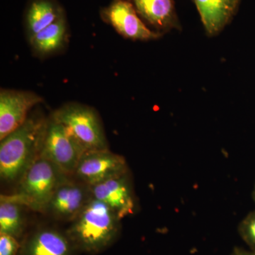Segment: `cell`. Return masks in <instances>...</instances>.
Segmentation results:
<instances>
[{
  "label": "cell",
  "mask_w": 255,
  "mask_h": 255,
  "mask_svg": "<svg viewBox=\"0 0 255 255\" xmlns=\"http://www.w3.org/2000/svg\"><path fill=\"white\" fill-rule=\"evenodd\" d=\"M82 154L66 128L50 115L39 156L50 161L64 174L73 177Z\"/></svg>",
  "instance_id": "5"
},
{
  "label": "cell",
  "mask_w": 255,
  "mask_h": 255,
  "mask_svg": "<svg viewBox=\"0 0 255 255\" xmlns=\"http://www.w3.org/2000/svg\"><path fill=\"white\" fill-rule=\"evenodd\" d=\"M128 171L125 157L107 148L84 152L73 177L87 185L93 186Z\"/></svg>",
  "instance_id": "7"
},
{
  "label": "cell",
  "mask_w": 255,
  "mask_h": 255,
  "mask_svg": "<svg viewBox=\"0 0 255 255\" xmlns=\"http://www.w3.org/2000/svg\"><path fill=\"white\" fill-rule=\"evenodd\" d=\"M21 242L9 235L0 233V255H19Z\"/></svg>",
  "instance_id": "18"
},
{
  "label": "cell",
  "mask_w": 255,
  "mask_h": 255,
  "mask_svg": "<svg viewBox=\"0 0 255 255\" xmlns=\"http://www.w3.org/2000/svg\"><path fill=\"white\" fill-rule=\"evenodd\" d=\"M42 102L43 97L34 92L1 89L0 140L21 127L31 109Z\"/></svg>",
  "instance_id": "9"
},
{
  "label": "cell",
  "mask_w": 255,
  "mask_h": 255,
  "mask_svg": "<svg viewBox=\"0 0 255 255\" xmlns=\"http://www.w3.org/2000/svg\"><path fill=\"white\" fill-rule=\"evenodd\" d=\"M90 187L92 197L107 204L121 219L135 214L136 199L130 171Z\"/></svg>",
  "instance_id": "10"
},
{
  "label": "cell",
  "mask_w": 255,
  "mask_h": 255,
  "mask_svg": "<svg viewBox=\"0 0 255 255\" xmlns=\"http://www.w3.org/2000/svg\"><path fill=\"white\" fill-rule=\"evenodd\" d=\"M50 115L66 128L83 153L109 148L100 115L90 106L70 102Z\"/></svg>",
  "instance_id": "4"
},
{
  "label": "cell",
  "mask_w": 255,
  "mask_h": 255,
  "mask_svg": "<svg viewBox=\"0 0 255 255\" xmlns=\"http://www.w3.org/2000/svg\"><path fill=\"white\" fill-rule=\"evenodd\" d=\"M68 36V21L65 14L28 39V42L33 54L43 59L65 49Z\"/></svg>",
  "instance_id": "14"
},
{
  "label": "cell",
  "mask_w": 255,
  "mask_h": 255,
  "mask_svg": "<svg viewBox=\"0 0 255 255\" xmlns=\"http://www.w3.org/2000/svg\"><path fill=\"white\" fill-rule=\"evenodd\" d=\"M48 118L40 113L28 116L17 129L0 140V177L18 182L40 155Z\"/></svg>",
  "instance_id": "1"
},
{
  "label": "cell",
  "mask_w": 255,
  "mask_h": 255,
  "mask_svg": "<svg viewBox=\"0 0 255 255\" xmlns=\"http://www.w3.org/2000/svg\"><path fill=\"white\" fill-rule=\"evenodd\" d=\"M19 255H78L66 232L43 226L25 235Z\"/></svg>",
  "instance_id": "11"
},
{
  "label": "cell",
  "mask_w": 255,
  "mask_h": 255,
  "mask_svg": "<svg viewBox=\"0 0 255 255\" xmlns=\"http://www.w3.org/2000/svg\"><path fill=\"white\" fill-rule=\"evenodd\" d=\"M238 233L251 251L255 252V210L247 215L240 223Z\"/></svg>",
  "instance_id": "17"
},
{
  "label": "cell",
  "mask_w": 255,
  "mask_h": 255,
  "mask_svg": "<svg viewBox=\"0 0 255 255\" xmlns=\"http://www.w3.org/2000/svg\"><path fill=\"white\" fill-rule=\"evenodd\" d=\"M100 16L105 23L127 39L155 41L163 36L147 27L130 0H112L108 6L101 9Z\"/></svg>",
  "instance_id": "6"
},
{
  "label": "cell",
  "mask_w": 255,
  "mask_h": 255,
  "mask_svg": "<svg viewBox=\"0 0 255 255\" xmlns=\"http://www.w3.org/2000/svg\"><path fill=\"white\" fill-rule=\"evenodd\" d=\"M71 177L65 178L57 187L44 214L60 221L72 222L91 200L90 186Z\"/></svg>",
  "instance_id": "8"
},
{
  "label": "cell",
  "mask_w": 255,
  "mask_h": 255,
  "mask_svg": "<svg viewBox=\"0 0 255 255\" xmlns=\"http://www.w3.org/2000/svg\"><path fill=\"white\" fill-rule=\"evenodd\" d=\"M68 177L50 161L39 156L18 182L16 191L7 196L28 209L44 214L57 187Z\"/></svg>",
  "instance_id": "3"
},
{
  "label": "cell",
  "mask_w": 255,
  "mask_h": 255,
  "mask_svg": "<svg viewBox=\"0 0 255 255\" xmlns=\"http://www.w3.org/2000/svg\"><path fill=\"white\" fill-rule=\"evenodd\" d=\"M253 201H254V202L255 204V184L254 189H253Z\"/></svg>",
  "instance_id": "20"
},
{
  "label": "cell",
  "mask_w": 255,
  "mask_h": 255,
  "mask_svg": "<svg viewBox=\"0 0 255 255\" xmlns=\"http://www.w3.org/2000/svg\"><path fill=\"white\" fill-rule=\"evenodd\" d=\"M65 15L55 0H30L25 15L28 40Z\"/></svg>",
  "instance_id": "15"
},
{
  "label": "cell",
  "mask_w": 255,
  "mask_h": 255,
  "mask_svg": "<svg viewBox=\"0 0 255 255\" xmlns=\"http://www.w3.org/2000/svg\"><path fill=\"white\" fill-rule=\"evenodd\" d=\"M142 19L159 33L181 30L174 0H130Z\"/></svg>",
  "instance_id": "12"
},
{
  "label": "cell",
  "mask_w": 255,
  "mask_h": 255,
  "mask_svg": "<svg viewBox=\"0 0 255 255\" xmlns=\"http://www.w3.org/2000/svg\"><path fill=\"white\" fill-rule=\"evenodd\" d=\"M26 206L1 194L0 199V233L9 235L20 241L25 236Z\"/></svg>",
  "instance_id": "16"
},
{
  "label": "cell",
  "mask_w": 255,
  "mask_h": 255,
  "mask_svg": "<svg viewBox=\"0 0 255 255\" xmlns=\"http://www.w3.org/2000/svg\"><path fill=\"white\" fill-rule=\"evenodd\" d=\"M231 255H255V252L252 251H247L243 248L236 247L233 250Z\"/></svg>",
  "instance_id": "19"
},
{
  "label": "cell",
  "mask_w": 255,
  "mask_h": 255,
  "mask_svg": "<svg viewBox=\"0 0 255 255\" xmlns=\"http://www.w3.org/2000/svg\"><path fill=\"white\" fill-rule=\"evenodd\" d=\"M206 34L221 33L237 14L241 0H194Z\"/></svg>",
  "instance_id": "13"
},
{
  "label": "cell",
  "mask_w": 255,
  "mask_h": 255,
  "mask_svg": "<svg viewBox=\"0 0 255 255\" xmlns=\"http://www.w3.org/2000/svg\"><path fill=\"white\" fill-rule=\"evenodd\" d=\"M121 221L107 204L92 197L65 232L79 253L97 255L117 241Z\"/></svg>",
  "instance_id": "2"
}]
</instances>
